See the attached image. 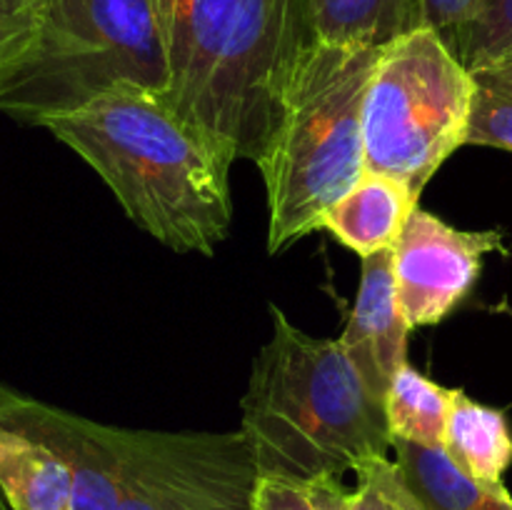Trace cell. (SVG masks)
Listing matches in <instances>:
<instances>
[{"label": "cell", "instance_id": "obj_1", "mask_svg": "<svg viewBox=\"0 0 512 510\" xmlns=\"http://www.w3.org/2000/svg\"><path fill=\"white\" fill-rule=\"evenodd\" d=\"M45 128L105 180L138 228L170 250L210 258L228 238L235 158L163 93L118 85Z\"/></svg>", "mask_w": 512, "mask_h": 510}, {"label": "cell", "instance_id": "obj_2", "mask_svg": "<svg viewBox=\"0 0 512 510\" xmlns=\"http://www.w3.org/2000/svg\"><path fill=\"white\" fill-rule=\"evenodd\" d=\"M155 10L168 103L235 160L258 163L318 43L308 0H155Z\"/></svg>", "mask_w": 512, "mask_h": 510}, {"label": "cell", "instance_id": "obj_3", "mask_svg": "<svg viewBox=\"0 0 512 510\" xmlns=\"http://www.w3.org/2000/svg\"><path fill=\"white\" fill-rule=\"evenodd\" d=\"M273 335L255 355L240 430L260 475L343 478L393 450L383 398L368 388L340 338H315L270 305Z\"/></svg>", "mask_w": 512, "mask_h": 510}, {"label": "cell", "instance_id": "obj_4", "mask_svg": "<svg viewBox=\"0 0 512 510\" xmlns=\"http://www.w3.org/2000/svg\"><path fill=\"white\" fill-rule=\"evenodd\" d=\"M383 50L318 40L305 53L283 120L255 163L268 190L273 255L318 230L325 210L365 173V95Z\"/></svg>", "mask_w": 512, "mask_h": 510}, {"label": "cell", "instance_id": "obj_5", "mask_svg": "<svg viewBox=\"0 0 512 510\" xmlns=\"http://www.w3.org/2000/svg\"><path fill=\"white\" fill-rule=\"evenodd\" d=\"M155 0H40L28 45L0 68V113L48 125L118 85L165 93Z\"/></svg>", "mask_w": 512, "mask_h": 510}, {"label": "cell", "instance_id": "obj_6", "mask_svg": "<svg viewBox=\"0 0 512 510\" xmlns=\"http://www.w3.org/2000/svg\"><path fill=\"white\" fill-rule=\"evenodd\" d=\"M473 73L430 28L383 50L363 110L365 170L423 193L440 165L465 145Z\"/></svg>", "mask_w": 512, "mask_h": 510}, {"label": "cell", "instance_id": "obj_7", "mask_svg": "<svg viewBox=\"0 0 512 510\" xmlns=\"http://www.w3.org/2000/svg\"><path fill=\"white\" fill-rule=\"evenodd\" d=\"M118 510H255L260 470L243 430L168 433L113 428Z\"/></svg>", "mask_w": 512, "mask_h": 510}, {"label": "cell", "instance_id": "obj_8", "mask_svg": "<svg viewBox=\"0 0 512 510\" xmlns=\"http://www.w3.org/2000/svg\"><path fill=\"white\" fill-rule=\"evenodd\" d=\"M495 250H505L500 230H458L418 205L393 248L395 293L410 328L443 323Z\"/></svg>", "mask_w": 512, "mask_h": 510}, {"label": "cell", "instance_id": "obj_9", "mask_svg": "<svg viewBox=\"0 0 512 510\" xmlns=\"http://www.w3.org/2000/svg\"><path fill=\"white\" fill-rule=\"evenodd\" d=\"M410 330L395 293L393 250L363 258L355 305L338 338L368 388L383 403L393 375L408 363Z\"/></svg>", "mask_w": 512, "mask_h": 510}, {"label": "cell", "instance_id": "obj_10", "mask_svg": "<svg viewBox=\"0 0 512 510\" xmlns=\"http://www.w3.org/2000/svg\"><path fill=\"white\" fill-rule=\"evenodd\" d=\"M0 498L10 510H70L68 465L40 438L28 395L0 383Z\"/></svg>", "mask_w": 512, "mask_h": 510}, {"label": "cell", "instance_id": "obj_11", "mask_svg": "<svg viewBox=\"0 0 512 510\" xmlns=\"http://www.w3.org/2000/svg\"><path fill=\"white\" fill-rule=\"evenodd\" d=\"M28 413L40 438L63 458L73 480L70 510H118L120 465L110 425L28 395Z\"/></svg>", "mask_w": 512, "mask_h": 510}, {"label": "cell", "instance_id": "obj_12", "mask_svg": "<svg viewBox=\"0 0 512 510\" xmlns=\"http://www.w3.org/2000/svg\"><path fill=\"white\" fill-rule=\"evenodd\" d=\"M418 200L420 195L400 180L365 170L358 183L325 210L318 230L330 233L360 258H370L395 248Z\"/></svg>", "mask_w": 512, "mask_h": 510}, {"label": "cell", "instance_id": "obj_13", "mask_svg": "<svg viewBox=\"0 0 512 510\" xmlns=\"http://www.w3.org/2000/svg\"><path fill=\"white\" fill-rule=\"evenodd\" d=\"M395 463L425 510H512L503 483H485L465 473L443 445L393 438Z\"/></svg>", "mask_w": 512, "mask_h": 510}, {"label": "cell", "instance_id": "obj_14", "mask_svg": "<svg viewBox=\"0 0 512 510\" xmlns=\"http://www.w3.org/2000/svg\"><path fill=\"white\" fill-rule=\"evenodd\" d=\"M315 38L330 45L388 48L425 28L423 0H308Z\"/></svg>", "mask_w": 512, "mask_h": 510}, {"label": "cell", "instance_id": "obj_15", "mask_svg": "<svg viewBox=\"0 0 512 510\" xmlns=\"http://www.w3.org/2000/svg\"><path fill=\"white\" fill-rule=\"evenodd\" d=\"M445 453L485 483H503L512 465V430L503 410L478 403L458 388L445 430Z\"/></svg>", "mask_w": 512, "mask_h": 510}, {"label": "cell", "instance_id": "obj_16", "mask_svg": "<svg viewBox=\"0 0 512 510\" xmlns=\"http://www.w3.org/2000/svg\"><path fill=\"white\" fill-rule=\"evenodd\" d=\"M458 388H445L405 363L385 393L390 435L420 445H443Z\"/></svg>", "mask_w": 512, "mask_h": 510}, {"label": "cell", "instance_id": "obj_17", "mask_svg": "<svg viewBox=\"0 0 512 510\" xmlns=\"http://www.w3.org/2000/svg\"><path fill=\"white\" fill-rule=\"evenodd\" d=\"M465 145H490L512 153V73L473 70V103Z\"/></svg>", "mask_w": 512, "mask_h": 510}, {"label": "cell", "instance_id": "obj_18", "mask_svg": "<svg viewBox=\"0 0 512 510\" xmlns=\"http://www.w3.org/2000/svg\"><path fill=\"white\" fill-rule=\"evenodd\" d=\"M348 493L340 478L288 480L260 475L255 510H350Z\"/></svg>", "mask_w": 512, "mask_h": 510}, {"label": "cell", "instance_id": "obj_19", "mask_svg": "<svg viewBox=\"0 0 512 510\" xmlns=\"http://www.w3.org/2000/svg\"><path fill=\"white\" fill-rule=\"evenodd\" d=\"M512 50V0H485L465 33L458 60L473 70L495 68Z\"/></svg>", "mask_w": 512, "mask_h": 510}, {"label": "cell", "instance_id": "obj_20", "mask_svg": "<svg viewBox=\"0 0 512 510\" xmlns=\"http://www.w3.org/2000/svg\"><path fill=\"white\" fill-rule=\"evenodd\" d=\"M355 475L358 483L348 493L350 510H425L390 455L365 460Z\"/></svg>", "mask_w": 512, "mask_h": 510}, {"label": "cell", "instance_id": "obj_21", "mask_svg": "<svg viewBox=\"0 0 512 510\" xmlns=\"http://www.w3.org/2000/svg\"><path fill=\"white\" fill-rule=\"evenodd\" d=\"M485 0H423L425 28L433 30L445 48L458 58L465 33L478 18Z\"/></svg>", "mask_w": 512, "mask_h": 510}, {"label": "cell", "instance_id": "obj_22", "mask_svg": "<svg viewBox=\"0 0 512 510\" xmlns=\"http://www.w3.org/2000/svg\"><path fill=\"white\" fill-rule=\"evenodd\" d=\"M40 0H0V68L28 45Z\"/></svg>", "mask_w": 512, "mask_h": 510}, {"label": "cell", "instance_id": "obj_23", "mask_svg": "<svg viewBox=\"0 0 512 510\" xmlns=\"http://www.w3.org/2000/svg\"><path fill=\"white\" fill-rule=\"evenodd\" d=\"M495 68H498V70H505V73H512V50H510L508 55H505L503 60H500L498 65H495Z\"/></svg>", "mask_w": 512, "mask_h": 510}, {"label": "cell", "instance_id": "obj_24", "mask_svg": "<svg viewBox=\"0 0 512 510\" xmlns=\"http://www.w3.org/2000/svg\"><path fill=\"white\" fill-rule=\"evenodd\" d=\"M0 510H10V508H8V503H5L3 498H0Z\"/></svg>", "mask_w": 512, "mask_h": 510}]
</instances>
